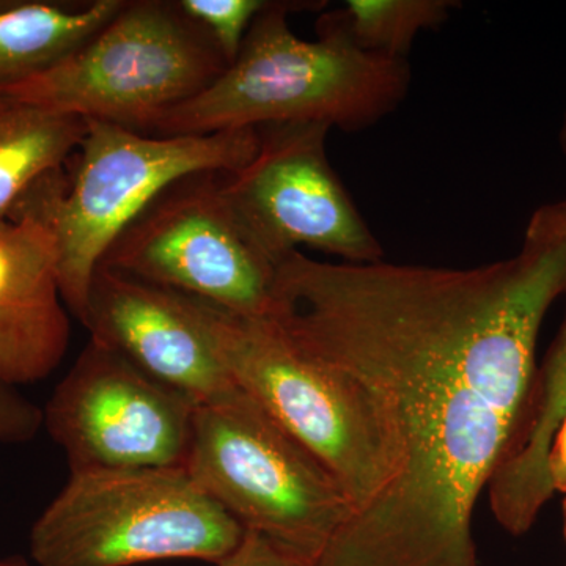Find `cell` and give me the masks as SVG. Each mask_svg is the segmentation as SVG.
Returning <instances> with one entry per match:
<instances>
[{"label": "cell", "instance_id": "6da1fadb", "mask_svg": "<svg viewBox=\"0 0 566 566\" xmlns=\"http://www.w3.org/2000/svg\"><path fill=\"white\" fill-rule=\"evenodd\" d=\"M566 294V219L532 216L521 251L475 268L277 264L270 322L296 352L363 386L400 460L315 566H480L476 502L512 452L536 376V340Z\"/></svg>", "mask_w": 566, "mask_h": 566}, {"label": "cell", "instance_id": "7a4b0ae2", "mask_svg": "<svg viewBox=\"0 0 566 566\" xmlns=\"http://www.w3.org/2000/svg\"><path fill=\"white\" fill-rule=\"evenodd\" d=\"M300 3L270 2L255 18L233 63L210 87L164 112L145 134L207 136L274 123L322 122L357 133L405 102L408 61L357 46L340 9L316 22V40L290 28Z\"/></svg>", "mask_w": 566, "mask_h": 566}, {"label": "cell", "instance_id": "3957f363", "mask_svg": "<svg viewBox=\"0 0 566 566\" xmlns=\"http://www.w3.org/2000/svg\"><path fill=\"white\" fill-rule=\"evenodd\" d=\"M259 147L256 129L153 136L87 120L74 161L41 178L9 218H31L54 238L66 308L84 323L93 275L111 245L166 189L197 174L233 172Z\"/></svg>", "mask_w": 566, "mask_h": 566}, {"label": "cell", "instance_id": "277c9868", "mask_svg": "<svg viewBox=\"0 0 566 566\" xmlns=\"http://www.w3.org/2000/svg\"><path fill=\"white\" fill-rule=\"evenodd\" d=\"M193 301L234 385L329 472L353 516L374 504L397 479L400 460L363 386L296 352L270 319Z\"/></svg>", "mask_w": 566, "mask_h": 566}, {"label": "cell", "instance_id": "5b68a950", "mask_svg": "<svg viewBox=\"0 0 566 566\" xmlns=\"http://www.w3.org/2000/svg\"><path fill=\"white\" fill-rule=\"evenodd\" d=\"M245 531L185 468L71 474L31 531L39 566L219 565Z\"/></svg>", "mask_w": 566, "mask_h": 566}, {"label": "cell", "instance_id": "8992f818", "mask_svg": "<svg viewBox=\"0 0 566 566\" xmlns=\"http://www.w3.org/2000/svg\"><path fill=\"white\" fill-rule=\"evenodd\" d=\"M203 28L166 0H126L76 51L0 91V98L145 133L227 69Z\"/></svg>", "mask_w": 566, "mask_h": 566}, {"label": "cell", "instance_id": "52a82bcc", "mask_svg": "<svg viewBox=\"0 0 566 566\" xmlns=\"http://www.w3.org/2000/svg\"><path fill=\"white\" fill-rule=\"evenodd\" d=\"M185 469L245 532L305 565L353 516L329 472L244 390L197 408Z\"/></svg>", "mask_w": 566, "mask_h": 566}, {"label": "cell", "instance_id": "ba28073f", "mask_svg": "<svg viewBox=\"0 0 566 566\" xmlns=\"http://www.w3.org/2000/svg\"><path fill=\"white\" fill-rule=\"evenodd\" d=\"M219 178L197 174L175 182L117 238L102 264L232 314L268 319L277 264L238 221Z\"/></svg>", "mask_w": 566, "mask_h": 566}, {"label": "cell", "instance_id": "9c48e42d", "mask_svg": "<svg viewBox=\"0 0 566 566\" xmlns=\"http://www.w3.org/2000/svg\"><path fill=\"white\" fill-rule=\"evenodd\" d=\"M331 129L322 122L260 126L251 161L219 178L238 221L275 264L301 245L344 263L385 260L381 243L327 158Z\"/></svg>", "mask_w": 566, "mask_h": 566}, {"label": "cell", "instance_id": "30bf717a", "mask_svg": "<svg viewBox=\"0 0 566 566\" xmlns=\"http://www.w3.org/2000/svg\"><path fill=\"white\" fill-rule=\"evenodd\" d=\"M197 408L91 338L43 409V427L71 474L185 468Z\"/></svg>", "mask_w": 566, "mask_h": 566}, {"label": "cell", "instance_id": "8fae6325", "mask_svg": "<svg viewBox=\"0 0 566 566\" xmlns=\"http://www.w3.org/2000/svg\"><path fill=\"white\" fill-rule=\"evenodd\" d=\"M85 327L92 340L197 406L240 392L219 357L196 301L133 275L99 266L93 275Z\"/></svg>", "mask_w": 566, "mask_h": 566}, {"label": "cell", "instance_id": "7c38bea8", "mask_svg": "<svg viewBox=\"0 0 566 566\" xmlns=\"http://www.w3.org/2000/svg\"><path fill=\"white\" fill-rule=\"evenodd\" d=\"M54 238L31 218L0 221V379L48 378L69 352Z\"/></svg>", "mask_w": 566, "mask_h": 566}, {"label": "cell", "instance_id": "4fadbf2b", "mask_svg": "<svg viewBox=\"0 0 566 566\" xmlns=\"http://www.w3.org/2000/svg\"><path fill=\"white\" fill-rule=\"evenodd\" d=\"M125 0L0 3V91L76 51L102 31Z\"/></svg>", "mask_w": 566, "mask_h": 566}, {"label": "cell", "instance_id": "5bb4252c", "mask_svg": "<svg viewBox=\"0 0 566 566\" xmlns=\"http://www.w3.org/2000/svg\"><path fill=\"white\" fill-rule=\"evenodd\" d=\"M87 120L3 99L0 106V221L25 192L62 169L84 140Z\"/></svg>", "mask_w": 566, "mask_h": 566}, {"label": "cell", "instance_id": "9a60e30c", "mask_svg": "<svg viewBox=\"0 0 566 566\" xmlns=\"http://www.w3.org/2000/svg\"><path fill=\"white\" fill-rule=\"evenodd\" d=\"M452 9L450 0H348L340 11L357 46L406 61L417 35L441 28Z\"/></svg>", "mask_w": 566, "mask_h": 566}, {"label": "cell", "instance_id": "2e32d148", "mask_svg": "<svg viewBox=\"0 0 566 566\" xmlns=\"http://www.w3.org/2000/svg\"><path fill=\"white\" fill-rule=\"evenodd\" d=\"M266 0H180V9L207 31L222 52L227 65L233 63L255 18Z\"/></svg>", "mask_w": 566, "mask_h": 566}, {"label": "cell", "instance_id": "e0dca14e", "mask_svg": "<svg viewBox=\"0 0 566 566\" xmlns=\"http://www.w3.org/2000/svg\"><path fill=\"white\" fill-rule=\"evenodd\" d=\"M43 428V409L0 379V444H22Z\"/></svg>", "mask_w": 566, "mask_h": 566}, {"label": "cell", "instance_id": "ac0fdd59", "mask_svg": "<svg viewBox=\"0 0 566 566\" xmlns=\"http://www.w3.org/2000/svg\"><path fill=\"white\" fill-rule=\"evenodd\" d=\"M558 203L566 218V199ZM535 390L547 406L558 408L566 405V315L542 367L536 370Z\"/></svg>", "mask_w": 566, "mask_h": 566}, {"label": "cell", "instance_id": "d6986e66", "mask_svg": "<svg viewBox=\"0 0 566 566\" xmlns=\"http://www.w3.org/2000/svg\"><path fill=\"white\" fill-rule=\"evenodd\" d=\"M218 566H311L286 556L263 536L245 532L243 542Z\"/></svg>", "mask_w": 566, "mask_h": 566}, {"label": "cell", "instance_id": "ffe728a7", "mask_svg": "<svg viewBox=\"0 0 566 566\" xmlns=\"http://www.w3.org/2000/svg\"><path fill=\"white\" fill-rule=\"evenodd\" d=\"M547 476L554 493L566 495V411L547 453Z\"/></svg>", "mask_w": 566, "mask_h": 566}, {"label": "cell", "instance_id": "44dd1931", "mask_svg": "<svg viewBox=\"0 0 566 566\" xmlns=\"http://www.w3.org/2000/svg\"><path fill=\"white\" fill-rule=\"evenodd\" d=\"M0 566H31L24 557L13 556L0 558Z\"/></svg>", "mask_w": 566, "mask_h": 566}, {"label": "cell", "instance_id": "7402d4cb", "mask_svg": "<svg viewBox=\"0 0 566 566\" xmlns=\"http://www.w3.org/2000/svg\"><path fill=\"white\" fill-rule=\"evenodd\" d=\"M560 147H562V151H564V155L566 156V112H565L564 123H562V129H560Z\"/></svg>", "mask_w": 566, "mask_h": 566}, {"label": "cell", "instance_id": "603a6c76", "mask_svg": "<svg viewBox=\"0 0 566 566\" xmlns=\"http://www.w3.org/2000/svg\"><path fill=\"white\" fill-rule=\"evenodd\" d=\"M564 534H565V539H566V497L564 501Z\"/></svg>", "mask_w": 566, "mask_h": 566}, {"label": "cell", "instance_id": "cb8c5ba5", "mask_svg": "<svg viewBox=\"0 0 566 566\" xmlns=\"http://www.w3.org/2000/svg\"><path fill=\"white\" fill-rule=\"evenodd\" d=\"M2 103H3V98H0V106H2Z\"/></svg>", "mask_w": 566, "mask_h": 566}]
</instances>
